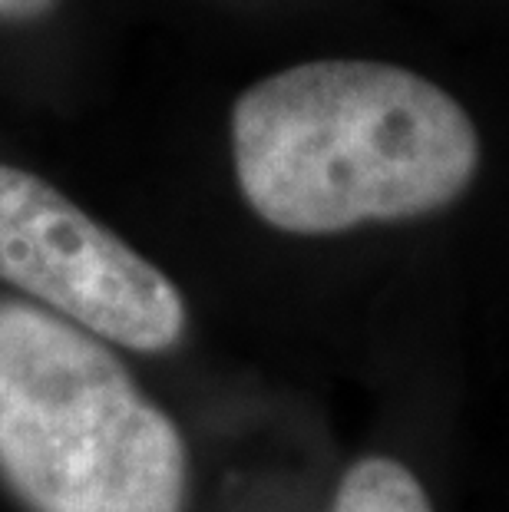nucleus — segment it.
<instances>
[{"mask_svg":"<svg viewBox=\"0 0 509 512\" xmlns=\"http://www.w3.org/2000/svg\"><path fill=\"white\" fill-rule=\"evenodd\" d=\"M57 4V0H0V20H34Z\"/></svg>","mask_w":509,"mask_h":512,"instance_id":"obj_5","label":"nucleus"},{"mask_svg":"<svg viewBox=\"0 0 509 512\" xmlns=\"http://www.w3.org/2000/svg\"><path fill=\"white\" fill-rule=\"evenodd\" d=\"M0 281L139 354L169 351L186 334V301L153 261L14 166H0Z\"/></svg>","mask_w":509,"mask_h":512,"instance_id":"obj_3","label":"nucleus"},{"mask_svg":"<svg viewBox=\"0 0 509 512\" xmlns=\"http://www.w3.org/2000/svg\"><path fill=\"white\" fill-rule=\"evenodd\" d=\"M331 512H433V506L404 463L367 456L344 473Z\"/></svg>","mask_w":509,"mask_h":512,"instance_id":"obj_4","label":"nucleus"},{"mask_svg":"<svg viewBox=\"0 0 509 512\" xmlns=\"http://www.w3.org/2000/svg\"><path fill=\"white\" fill-rule=\"evenodd\" d=\"M0 473L34 512H182L189 450L103 337L0 301Z\"/></svg>","mask_w":509,"mask_h":512,"instance_id":"obj_2","label":"nucleus"},{"mask_svg":"<svg viewBox=\"0 0 509 512\" xmlns=\"http://www.w3.org/2000/svg\"><path fill=\"white\" fill-rule=\"evenodd\" d=\"M483 146L470 113L427 76L381 60H311L232 106L238 192L291 235L424 219L460 202Z\"/></svg>","mask_w":509,"mask_h":512,"instance_id":"obj_1","label":"nucleus"}]
</instances>
